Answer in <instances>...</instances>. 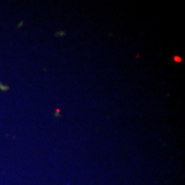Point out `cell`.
I'll return each mask as SVG.
<instances>
[{
    "label": "cell",
    "instance_id": "cell-1",
    "mask_svg": "<svg viewBox=\"0 0 185 185\" xmlns=\"http://www.w3.org/2000/svg\"><path fill=\"white\" fill-rule=\"evenodd\" d=\"M64 33H58V35H64Z\"/></svg>",
    "mask_w": 185,
    "mask_h": 185
}]
</instances>
